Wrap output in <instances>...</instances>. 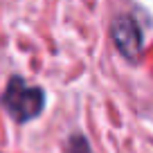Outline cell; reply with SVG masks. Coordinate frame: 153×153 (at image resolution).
<instances>
[{
	"label": "cell",
	"mask_w": 153,
	"mask_h": 153,
	"mask_svg": "<svg viewBox=\"0 0 153 153\" xmlns=\"http://www.w3.org/2000/svg\"><path fill=\"white\" fill-rule=\"evenodd\" d=\"M2 106L16 122H29L43 113L45 92L43 88L29 86L20 76H11L5 95H2Z\"/></svg>",
	"instance_id": "cell-1"
},
{
	"label": "cell",
	"mask_w": 153,
	"mask_h": 153,
	"mask_svg": "<svg viewBox=\"0 0 153 153\" xmlns=\"http://www.w3.org/2000/svg\"><path fill=\"white\" fill-rule=\"evenodd\" d=\"M110 36H113V43L117 45V50L126 59L135 61L140 56V52H142V32H140V25L135 23L133 16H117L110 23Z\"/></svg>",
	"instance_id": "cell-2"
},
{
	"label": "cell",
	"mask_w": 153,
	"mask_h": 153,
	"mask_svg": "<svg viewBox=\"0 0 153 153\" xmlns=\"http://www.w3.org/2000/svg\"><path fill=\"white\" fill-rule=\"evenodd\" d=\"M65 153H92L83 135H72L65 144Z\"/></svg>",
	"instance_id": "cell-3"
}]
</instances>
